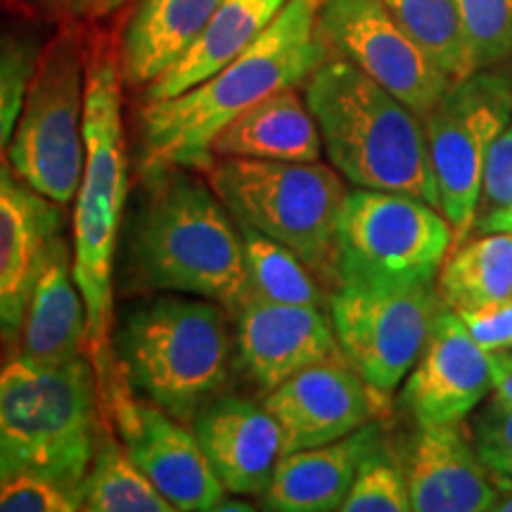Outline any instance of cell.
<instances>
[{
	"mask_svg": "<svg viewBox=\"0 0 512 512\" xmlns=\"http://www.w3.org/2000/svg\"><path fill=\"white\" fill-rule=\"evenodd\" d=\"M190 427L228 494L264 496L285 456L283 432L264 403L221 394L195 415Z\"/></svg>",
	"mask_w": 512,
	"mask_h": 512,
	"instance_id": "18",
	"label": "cell"
},
{
	"mask_svg": "<svg viewBox=\"0 0 512 512\" xmlns=\"http://www.w3.org/2000/svg\"><path fill=\"white\" fill-rule=\"evenodd\" d=\"M230 316L235 356L249 380L266 394L299 370L342 356L330 311L323 306L245 297Z\"/></svg>",
	"mask_w": 512,
	"mask_h": 512,
	"instance_id": "16",
	"label": "cell"
},
{
	"mask_svg": "<svg viewBox=\"0 0 512 512\" xmlns=\"http://www.w3.org/2000/svg\"><path fill=\"white\" fill-rule=\"evenodd\" d=\"M486 354L512 349V297L456 311Z\"/></svg>",
	"mask_w": 512,
	"mask_h": 512,
	"instance_id": "35",
	"label": "cell"
},
{
	"mask_svg": "<svg viewBox=\"0 0 512 512\" xmlns=\"http://www.w3.org/2000/svg\"><path fill=\"white\" fill-rule=\"evenodd\" d=\"M318 36L330 57L354 64L418 117H425L453 83L396 22L384 0H323Z\"/></svg>",
	"mask_w": 512,
	"mask_h": 512,
	"instance_id": "12",
	"label": "cell"
},
{
	"mask_svg": "<svg viewBox=\"0 0 512 512\" xmlns=\"http://www.w3.org/2000/svg\"><path fill=\"white\" fill-rule=\"evenodd\" d=\"M472 415V439L479 458L489 470L512 477V406L494 396L489 406Z\"/></svg>",
	"mask_w": 512,
	"mask_h": 512,
	"instance_id": "33",
	"label": "cell"
},
{
	"mask_svg": "<svg viewBox=\"0 0 512 512\" xmlns=\"http://www.w3.org/2000/svg\"><path fill=\"white\" fill-rule=\"evenodd\" d=\"M105 411L91 356L41 363L10 356L0 368V479L43 475L83 486Z\"/></svg>",
	"mask_w": 512,
	"mask_h": 512,
	"instance_id": "5",
	"label": "cell"
},
{
	"mask_svg": "<svg viewBox=\"0 0 512 512\" xmlns=\"http://www.w3.org/2000/svg\"><path fill=\"white\" fill-rule=\"evenodd\" d=\"M48 3L76 22H98L117 12L126 0H48Z\"/></svg>",
	"mask_w": 512,
	"mask_h": 512,
	"instance_id": "36",
	"label": "cell"
},
{
	"mask_svg": "<svg viewBox=\"0 0 512 512\" xmlns=\"http://www.w3.org/2000/svg\"><path fill=\"white\" fill-rule=\"evenodd\" d=\"M441 306L437 283L335 287L330 318L339 349L382 403L411 373Z\"/></svg>",
	"mask_w": 512,
	"mask_h": 512,
	"instance_id": "11",
	"label": "cell"
},
{
	"mask_svg": "<svg viewBox=\"0 0 512 512\" xmlns=\"http://www.w3.org/2000/svg\"><path fill=\"white\" fill-rule=\"evenodd\" d=\"M83 510L88 512H174L157 486L133 463L114 425L102 427L93 463L83 479Z\"/></svg>",
	"mask_w": 512,
	"mask_h": 512,
	"instance_id": "26",
	"label": "cell"
},
{
	"mask_svg": "<svg viewBox=\"0 0 512 512\" xmlns=\"http://www.w3.org/2000/svg\"><path fill=\"white\" fill-rule=\"evenodd\" d=\"M221 0H138L121 34V79L147 88L195 46Z\"/></svg>",
	"mask_w": 512,
	"mask_h": 512,
	"instance_id": "22",
	"label": "cell"
},
{
	"mask_svg": "<svg viewBox=\"0 0 512 512\" xmlns=\"http://www.w3.org/2000/svg\"><path fill=\"white\" fill-rule=\"evenodd\" d=\"M204 176L233 219L285 245L335 283L337 226L347 185L332 164L214 157Z\"/></svg>",
	"mask_w": 512,
	"mask_h": 512,
	"instance_id": "7",
	"label": "cell"
},
{
	"mask_svg": "<svg viewBox=\"0 0 512 512\" xmlns=\"http://www.w3.org/2000/svg\"><path fill=\"white\" fill-rule=\"evenodd\" d=\"M342 512H408L411 494H408L403 463L396 460L384 439L363 458Z\"/></svg>",
	"mask_w": 512,
	"mask_h": 512,
	"instance_id": "30",
	"label": "cell"
},
{
	"mask_svg": "<svg viewBox=\"0 0 512 512\" xmlns=\"http://www.w3.org/2000/svg\"><path fill=\"white\" fill-rule=\"evenodd\" d=\"M382 441L377 422L330 444L285 453L264 491V508L278 512H330L342 508L363 458Z\"/></svg>",
	"mask_w": 512,
	"mask_h": 512,
	"instance_id": "20",
	"label": "cell"
},
{
	"mask_svg": "<svg viewBox=\"0 0 512 512\" xmlns=\"http://www.w3.org/2000/svg\"><path fill=\"white\" fill-rule=\"evenodd\" d=\"M475 69H489L512 55V0H458Z\"/></svg>",
	"mask_w": 512,
	"mask_h": 512,
	"instance_id": "31",
	"label": "cell"
},
{
	"mask_svg": "<svg viewBox=\"0 0 512 512\" xmlns=\"http://www.w3.org/2000/svg\"><path fill=\"white\" fill-rule=\"evenodd\" d=\"M226 313L211 299L176 292L128 309L114 335L121 377L140 399L190 425L233 373Z\"/></svg>",
	"mask_w": 512,
	"mask_h": 512,
	"instance_id": "6",
	"label": "cell"
},
{
	"mask_svg": "<svg viewBox=\"0 0 512 512\" xmlns=\"http://www.w3.org/2000/svg\"><path fill=\"white\" fill-rule=\"evenodd\" d=\"M437 292L453 311L512 297V235L489 230L456 242L437 273Z\"/></svg>",
	"mask_w": 512,
	"mask_h": 512,
	"instance_id": "25",
	"label": "cell"
},
{
	"mask_svg": "<svg viewBox=\"0 0 512 512\" xmlns=\"http://www.w3.org/2000/svg\"><path fill=\"white\" fill-rule=\"evenodd\" d=\"M489 361L491 377H494V396L512 406V354L510 351H498V354H489Z\"/></svg>",
	"mask_w": 512,
	"mask_h": 512,
	"instance_id": "37",
	"label": "cell"
},
{
	"mask_svg": "<svg viewBox=\"0 0 512 512\" xmlns=\"http://www.w3.org/2000/svg\"><path fill=\"white\" fill-rule=\"evenodd\" d=\"M491 482V512H512V477L489 470Z\"/></svg>",
	"mask_w": 512,
	"mask_h": 512,
	"instance_id": "38",
	"label": "cell"
},
{
	"mask_svg": "<svg viewBox=\"0 0 512 512\" xmlns=\"http://www.w3.org/2000/svg\"><path fill=\"white\" fill-rule=\"evenodd\" d=\"M86 351V304L74 278L72 242L60 233L31 294L17 354L41 363H64Z\"/></svg>",
	"mask_w": 512,
	"mask_h": 512,
	"instance_id": "21",
	"label": "cell"
},
{
	"mask_svg": "<svg viewBox=\"0 0 512 512\" xmlns=\"http://www.w3.org/2000/svg\"><path fill=\"white\" fill-rule=\"evenodd\" d=\"M323 152L316 119L297 88L268 95L238 114L211 143L214 157L266 162H318Z\"/></svg>",
	"mask_w": 512,
	"mask_h": 512,
	"instance_id": "23",
	"label": "cell"
},
{
	"mask_svg": "<svg viewBox=\"0 0 512 512\" xmlns=\"http://www.w3.org/2000/svg\"><path fill=\"white\" fill-rule=\"evenodd\" d=\"M453 228L434 204L406 192L354 188L337 226L335 287L437 283Z\"/></svg>",
	"mask_w": 512,
	"mask_h": 512,
	"instance_id": "8",
	"label": "cell"
},
{
	"mask_svg": "<svg viewBox=\"0 0 512 512\" xmlns=\"http://www.w3.org/2000/svg\"><path fill=\"white\" fill-rule=\"evenodd\" d=\"M12 354H10V349H8V344L3 342V337H0V368L5 366V363H8V358H10Z\"/></svg>",
	"mask_w": 512,
	"mask_h": 512,
	"instance_id": "41",
	"label": "cell"
},
{
	"mask_svg": "<svg viewBox=\"0 0 512 512\" xmlns=\"http://www.w3.org/2000/svg\"><path fill=\"white\" fill-rule=\"evenodd\" d=\"M219 510H221V512H228V510L252 512V510H256V505H247V503H242V501H230V498L226 496V501H223V503L219 505Z\"/></svg>",
	"mask_w": 512,
	"mask_h": 512,
	"instance_id": "40",
	"label": "cell"
},
{
	"mask_svg": "<svg viewBox=\"0 0 512 512\" xmlns=\"http://www.w3.org/2000/svg\"><path fill=\"white\" fill-rule=\"evenodd\" d=\"M121 69L117 48L105 38L86 48L83 88V174L74 197V278L83 294L88 356L98 375L100 396L117 377L112 351L114 266L128 195V162L121 119Z\"/></svg>",
	"mask_w": 512,
	"mask_h": 512,
	"instance_id": "3",
	"label": "cell"
},
{
	"mask_svg": "<svg viewBox=\"0 0 512 512\" xmlns=\"http://www.w3.org/2000/svg\"><path fill=\"white\" fill-rule=\"evenodd\" d=\"M64 228L62 204L0 164V337L17 354L24 316L50 245Z\"/></svg>",
	"mask_w": 512,
	"mask_h": 512,
	"instance_id": "17",
	"label": "cell"
},
{
	"mask_svg": "<svg viewBox=\"0 0 512 512\" xmlns=\"http://www.w3.org/2000/svg\"><path fill=\"white\" fill-rule=\"evenodd\" d=\"M43 46L46 36L38 24L0 19V164L8 162L12 136Z\"/></svg>",
	"mask_w": 512,
	"mask_h": 512,
	"instance_id": "29",
	"label": "cell"
},
{
	"mask_svg": "<svg viewBox=\"0 0 512 512\" xmlns=\"http://www.w3.org/2000/svg\"><path fill=\"white\" fill-rule=\"evenodd\" d=\"M411 510L415 512H489V467L479 458L465 422L418 427L403 456Z\"/></svg>",
	"mask_w": 512,
	"mask_h": 512,
	"instance_id": "19",
	"label": "cell"
},
{
	"mask_svg": "<svg viewBox=\"0 0 512 512\" xmlns=\"http://www.w3.org/2000/svg\"><path fill=\"white\" fill-rule=\"evenodd\" d=\"M83 510V489L43 475L0 479V512H76Z\"/></svg>",
	"mask_w": 512,
	"mask_h": 512,
	"instance_id": "32",
	"label": "cell"
},
{
	"mask_svg": "<svg viewBox=\"0 0 512 512\" xmlns=\"http://www.w3.org/2000/svg\"><path fill=\"white\" fill-rule=\"evenodd\" d=\"M510 121L512 79L486 69L453 81L422 117L439 211L451 223L453 245L477 226L486 157Z\"/></svg>",
	"mask_w": 512,
	"mask_h": 512,
	"instance_id": "10",
	"label": "cell"
},
{
	"mask_svg": "<svg viewBox=\"0 0 512 512\" xmlns=\"http://www.w3.org/2000/svg\"><path fill=\"white\" fill-rule=\"evenodd\" d=\"M102 411L133 463L174 510H219L228 491L204 456L197 434L155 403L140 399L121 377L119 368L102 399Z\"/></svg>",
	"mask_w": 512,
	"mask_h": 512,
	"instance_id": "13",
	"label": "cell"
},
{
	"mask_svg": "<svg viewBox=\"0 0 512 512\" xmlns=\"http://www.w3.org/2000/svg\"><path fill=\"white\" fill-rule=\"evenodd\" d=\"M494 392L489 354L456 311L441 306L425 349L401 389V406L418 427L460 425Z\"/></svg>",
	"mask_w": 512,
	"mask_h": 512,
	"instance_id": "14",
	"label": "cell"
},
{
	"mask_svg": "<svg viewBox=\"0 0 512 512\" xmlns=\"http://www.w3.org/2000/svg\"><path fill=\"white\" fill-rule=\"evenodd\" d=\"M323 0H290L252 46L197 86L166 100L145 102L138 114L140 166L181 164L204 171L211 143L249 107L297 88L328 60L318 36Z\"/></svg>",
	"mask_w": 512,
	"mask_h": 512,
	"instance_id": "2",
	"label": "cell"
},
{
	"mask_svg": "<svg viewBox=\"0 0 512 512\" xmlns=\"http://www.w3.org/2000/svg\"><path fill=\"white\" fill-rule=\"evenodd\" d=\"M290 0H221L195 46L145 88V102L174 98L252 46Z\"/></svg>",
	"mask_w": 512,
	"mask_h": 512,
	"instance_id": "24",
	"label": "cell"
},
{
	"mask_svg": "<svg viewBox=\"0 0 512 512\" xmlns=\"http://www.w3.org/2000/svg\"><path fill=\"white\" fill-rule=\"evenodd\" d=\"M283 432V453L330 444L368 425L384 403L344 356L299 370L264 396Z\"/></svg>",
	"mask_w": 512,
	"mask_h": 512,
	"instance_id": "15",
	"label": "cell"
},
{
	"mask_svg": "<svg viewBox=\"0 0 512 512\" xmlns=\"http://www.w3.org/2000/svg\"><path fill=\"white\" fill-rule=\"evenodd\" d=\"M396 22L451 81L475 74L458 0H384Z\"/></svg>",
	"mask_w": 512,
	"mask_h": 512,
	"instance_id": "28",
	"label": "cell"
},
{
	"mask_svg": "<svg viewBox=\"0 0 512 512\" xmlns=\"http://www.w3.org/2000/svg\"><path fill=\"white\" fill-rule=\"evenodd\" d=\"M330 164L354 188L406 192L439 209L422 117L339 57L304 83Z\"/></svg>",
	"mask_w": 512,
	"mask_h": 512,
	"instance_id": "4",
	"label": "cell"
},
{
	"mask_svg": "<svg viewBox=\"0 0 512 512\" xmlns=\"http://www.w3.org/2000/svg\"><path fill=\"white\" fill-rule=\"evenodd\" d=\"M505 207H512V121L494 140L486 157L477 221Z\"/></svg>",
	"mask_w": 512,
	"mask_h": 512,
	"instance_id": "34",
	"label": "cell"
},
{
	"mask_svg": "<svg viewBox=\"0 0 512 512\" xmlns=\"http://www.w3.org/2000/svg\"><path fill=\"white\" fill-rule=\"evenodd\" d=\"M126 238L128 275L140 290L192 294L228 313L247 297L240 226L202 171L140 166Z\"/></svg>",
	"mask_w": 512,
	"mask_h": 512,
	"instance_id": "1",
	"label": "cell"
},
{
	"mask_svg": "<svg viewBox=\"0 0 512 512\" xmlns=\"http://www.w3.org/2000/svg\"><path fill=\"white\" fill-rule=\"evenodd\" d=\"M238 226L245 247L247 297L275 304H325V294L316 280L318 275L297 254L245 223Z\"/></svg>",
	"mask_w": 512,
	"mask_h": 512,
	"instance_id": "27",
	"label": "cell"
},
{
	"mask_svg": "<svg viewBox=\"0 0 512 512\" xmlns=\"http://www.w3.org/2000/svg\"><path fill=\"white\" fill-rule=\"evenodd\" d=\"M86 48L76 27H62L38 57L8 150L12 171L62 207L74 202L83 174Z\"/></svg>",
	"mask_w": 512,
	"mask_h": 512,
	"instance_id": "9",
	"label": "cell"
},
{
	"mask_svg": "<svg viewBox=\"0 0 512 512\" xmlns=\"http://www.w3.org/2000/svg\"><path fill=\"white\" fill-rule=\"evenodd\" d=\"M477 233H489V230H498V233H510L512 235V207L498 209L494 214H486L477 221L475 226Z\"/></svg>",
	"mask_w": 512,
	"mask_h": 512,
	"instance_id": "39",
	"label": "cell"
}]
</instances>
